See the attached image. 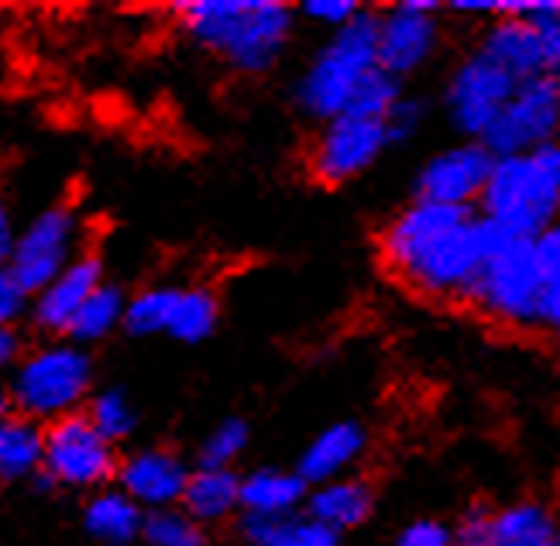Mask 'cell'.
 I'll return each instance as SVG.
<instances>
[{
	"mask_svg": "<svg viewBox=\"0 0 560 546\" xmlns=\"http://www.w3.org/2000/svg\"><path fill=\"white\" fill-rule=\"evenodd\" d=\"M513 241L523 237L478 210L412 200L382 228L378 262L409 292L471 306L485 265Z\"/></svg>",
	"mask_w": 560,
	"mask_h": 546,
	"instance_id": "6da1fadb",
	"label": "cell"
},
{
	"mask_svg": "<svg viewBox=\"0 0 560 546\" xmlns=\"http://www.w3.org/2000/svg\"><path fill=\"white\" fill-rule=\"evenodd\" d=\"M173 11L192 42L248 77L282 59L296 24V8L282 0H186Z\"/></svg>",
	"mask_w": 560,
	"mask_h": 546,
	"instance_id": "7a4b0ae2",
	"label": "cell"
},
{
	"mask_svg": "<svg viewBox=\"0 0 560 546\" xmlns=\"http://www.w3.org/2000/svg\"><path fill=\"white\" fill-rule=\"evenodd\" d=\"M478 213L505 223L520 237H540L560 223V141L526 155L495 159Z\"/></svg>",
	"mask_w": 560,
	"mask_h": 546,
	"instance_id": "3957f363",
	"label": "cell"
},
{
	"mask_svg": "<svg viewBox=\"0 0 560 546\" xmlns=\"http://www.w3.org/2000/svg\"><path fill=\"white\" fill-rule=\"evenodd\" d=\"M378 69V11L361 8L316 53L296 86V107L313 120L345 117L354 90Z\"/></svg>",
	"mask_w": 560,
	"mask_h": 546,
	"instance_id": "277c9868",
	"label": "cell"
},
{
	"mask_svg": "<svg viewBox=\"0 0 560 546\" xmlns=\"http://www.w3.org/2000/svg\"><path fill=\"white\" fill-rule=\"evenodd\" d=\"M93 358L86 347L72 340L42 344L21 358L11 375V395L18 416L35 423H56L62 416L80 413L86 399H93Z\"/></svg>",
	"mask_w": 560,
	"mask_h": 546,
	"instance_id": "5b68a950",
	"label": "cell"
},
{
	"mask_svg": "<svg viewBox=\"0 0 560 546\" xmlns=\"http://www.w3.org/2000/svg\"><path fill=\"white\" fill-rule=\"evenodd\" d=\"M553 289L540 268L533 237L513 241L489 258L475 286L471 306L509 327H544Z\"/></svg>",
	"mask_w": 560,
	"mask_h": 546,
	"instance_id": "8992f818",
	"label": "cell"
},
{
	"mask_svg": "<svg viewBox=\"0 0 560 546\" xmlns=\"http://www.w3.org/2000/svg\"><path fill=\"white\" fill-rule=\"evenodd\" d=\"M45 478L62 488H101L117 478V446L90 423L86 413L45 427Z\"/></svg>",
	"mask_w": 560,
	"mask_h": 546,
	"instance_id": "52a82bcc",
	"label": "cell"
},
{
	"mask_svg": "<svg viewBox=\"0 0 560 546\" xmlns=\"http://www.w3.org/2000/svg\"><path fill=\"white\" fill-rule=\"evenodd\" d=\"M560 77H533L516 86L513 101L495 117V124L481 135V144L495 159L526 155L537 148L560 141Z\"/></svg>",
	"mask_w": 560,
	"mask_h": 546,
	"instance_id": "ba28073f",
	"label": "cell"
},
{
	"mask_svg": "<svg viewBox=\"0 0 560 546\" xmlns=\"http://www.w3.org/2000/svg\"><path fill=\"white\" fill-rule=\"evenodd\" d=\"M388 131L382 120H361V117H334L327 120L306 148V176L316 186H345L364 176L382 155Z\"/></svg>",
	"mask_w": 560,
	"mask_h": 546,
	"instance_id": "9c48e42d",
	"label": "cell"
},
{
	"mask_svg": "<svg viewBox=\"0 0 560 546\" xmlns=\"http://www.w3.org/2000/svg\"><path fill=\"white\" fill-rule=\"evenodd\" d=\"M80 237H83V223H80L77 207L59 204V207L42 210L18 237L11 276L32 295H38L48 282L59 279L62 271L83 255Z\"/></svg>",
	"mask_w": 560,
	"mask_h": 546,
	"instance_id": "30bf717a",
	"label": "cell"
},
{
	"mask_svg": "<svg viewBox=\"0 0 560 546\" xmlns=\"http://www.w3.org/2000/svg\"><path fill=\"white\" fill-rule=\"evenodd\" d=\"M516 86L520 80H513L502 66L485 59L475 48V53L451 72L447 96H444L451 124L471 141H481V135L492 128L495 117L505 111V104L513 101Z\"/></svg>",
	"mask_w": 560,
	"mask_h": 546,
	"instance_id": "8fae6325",
	"label": "cell"
},
{
	"mask_svg": "<svg viewBox=\"0 0 560 546\" xmlns=\"http://www.w3.org/2000/svg\"><path fill=\"white\" fill-rule=\"evenodd\" d=\"M436 11L441 4L433 0H402L388 11H378V69L396 80L417 72L441 38V24L433 18Z\"/></svg>",
	"mask_w": 560,
	"mask_h": 546,
	"instance_id": "7c38bea8",
	"label": "cell"
},
{
	"mask_svg": "<svg viewBox=\"0 0 560 546\" xmlns=\"http://www.w3.org/2000/svg\"><path fill=\"white\" fill-rule=\"evenodd\" d=\"M495 155L481 141L454 144L447 152L433 155L417 176V200L441 207H468L481 204V193L492 179Z\"/></svg>",
	"mask_w": 560,
	"mask_h": 546,
	"instance_id": "4fadbf2b",
	"label": "cell"
},
{
	"mask_svg": "<svg viewBox=\"0 0 560 546\" xmlns=\"http://www.w3.org/2000/svg\"><path fill=\"white\" fill-rule=\"evenodd\" d=\"M192 471L183 464L179 454L165 451V446H141L120 461L117 485L120 491L135 499L144 512L159 509H179Z\"/></svg>",
	"mask_w": 560,
	"mask_h": 546,
	"instance_id": "5bb4252c",
	"label": "cell"
},
{
	"mask_svg": "<svg viewBox=\"0 0 560 546\" xmlns=\"http://www.w3.org/2000/svg\"><path fill=\"white\" fill-rule=\"evenodd\" d=\"M104 286V262L101 255L83 252L59 279L48 282L32 300V320L45 334H66L72 316L83 310L90 295Z\"/></svg>",
	"mask_w": 560,
	"mask_h": 546,
	"instance_id": "9a60e30c",
	"label": "cell"
},
{
	"mask_svg": "<svg viewBox=\"0 0 560 546\" xmlns=\"http://www.w3.org/2000/svg\"><path fill=\"white\" fill-rule=\"evenodd\" d=\"M364 451H369V430L358 419H340L306 443L296 471L310 488H320L345 478V471H351Z\"/></svg>",
	"mask_w": 560,
	"mask_h": 546,
	"instance_id": "2e32d148",
	"label": "cell"
},
{
	"mask_svg": "<svg viewBox=\"0 0 560 546\" xmlns=\"http://www.w3.org/2000/svg\"><path fill=\"white\" fill-rule=\"evenodd\" d=\"M478 53L485 59H492L495 66H502L509 77L520 80V83H526L533 77H544L547 72L540 28L533 21H523V18H495L489 24V32L481 35Z\"/></svg>",
	"mask_w": 560,
	"mask_h": 546,
	"instance_id": "e0dca14e",
	"label": "cell"
},
{
	"mask_svg": "<svg viewBox=\"0 0 560 546\" xmlns=\"http://www.w3.org/2000/svg\"><path fill=\"white\" fill-rule=\"evenodd\" d=\"M310 485L300 478V471L282 467H255L252 475L241 478V512L282 519L306 509Z\"/></svg>",
	"mask_w": 560,
	"mask_h": 546,
	"instance_id": "ac0fdd59",
	"label": "cell"
},
{
	"mask_svg": "<svg viewBox=\"0 0 560 546\" xmlns=\"http://www.w3.org/2000/svg\"><path fill=\"white\" fill-rule=\"evenodd\" d=\"M306 515H313L316 523L330 526L334 533L358 530L372 519L375 512V488L364 478H340L320 488H310L306 499Z\"/></svg>",
	"mask_w": 560,
	"mask_h": 546,
	"instance_id": "d6986e66",
	"label": "cell"
},
{
	"mask_svg": "<svg viewBox=\"0 0 560 546\" xmlns=\"http://www.w3.org/2000/svg\"><path fill=\"white\" fill-rule=\"evenodd\" d=\"M179 509L197 519L200 526L224 523L241 509V475L234 467H197L189 475Z\"/></svg>",
	"mask_w": 560,
	"mask_h": 546,
	"instance_id": "ffe728a7",
	"label": "cell"
},
{
	"mask_svg": "<svg viewBox=\"0 0 560 546\" xmlns=\"http://www.w3.org/2000/svg\"><path fill=\"white\" fill-rule=\"evenodd\" d=\"M144 515L149 512H144L135 499H128L120 488H101L83 509V526L96 543L128 546V543L141 539Z\"/></svg>",
	"mask_w": 560,
	"mask_h": 546,
	"instance_id": "44dd1931",
	"label": "cell"
},
{
	"mask_svg": "<svg viewBox=\"0 0 560 546\" xmlns=\"http://www.w3.org/2000/svg\"><path fill=\"white\" fill-rule=\"evenodd\" d=\"M485 546H560V523L540 502H513L492 512Z\"/></svg>",
	"mask_w": 560,
	"mask_h": 546,
	"instance_id": "7402d4cb",
	"label": "cell"
},
{
	"mask_svg": "<svg viewBox=\"0 0 560 546\" xmlns=\"http://www.w3.org/2000/svg\"><path fill=\"white\" fill-rule=\"evenodd\" d=\"M241 536L248 546H340V533L316 523L306 512L282 519L241 515Z\"/></svg>",
	"mask_w": 560,
	"mask_h": 546,
	"instance_id": "603a6c76",
	"label": "cell"
},
{
	"mask_svg": "<svg viewBox=\"0 0 560 546\" xmlns=\"http://www.w3.org/2000/svg\"><path fill=\"white\" fill-rule=\"evenodd\" d=\"M45 467V430L28 416L0 423V481H24Z\"/></svg>",
	"mask_w": 560,
	"mask_h": 546,
	"instance_id": "cb8c5ba5",
	"label": "cell"
},
{
	"mask_svg": "<svg viewBox=\"0 0 560 546\" xmlns=\"http://www.w3.org/2000/svg\"><path fill=\"white\" fill-rule=\"evenodd\" d=\"M125 313H128V295L120 292L117 286L104 282L101 289H96L90 300L83 303V310L72 316V324L66 330V337L72 344H101L107 340L117 327H125Z\"/></svg>",
	"mask_w": 560,
	"mask_h": 546,
	"instance_id": "d4e9b609",
	"label": "cell"
},
{
	"mask_svg": "<svg viewBox=\"0 0 560 546\" xmlns=\"http://www.w3.org/2000/svg\"><path fill=\"white\" fill-rule=\"evenodd\" d=\"M217 324H221V303H217V292L200 289V286H179L165 337L183 340V344H200L217 330Z\"/></svg>",
	"mask_w": 560,
	"mask_h": 546,
	"instance_id": "484cf974",
	"label": "cell"
},
{
	"mask_svg": "<svg viewBox=\"0 0 560 546\" xmlns=\"http://www.w3.org/2000/svg\"><path fill=\"white\" fill-rule=\"evenodd\" d=\"M176 292H179V286H149V289L135 292L131 300H128L125 330L135 334V337L168 334V320H173Z\"/></svg>",
	"mask_w": 560,
	"mask_h": 546,
	"instance_id": "4316f807",
	"label": "cell"
},
{
	"mask_svg": "<svg viewBox=\"0 0 560 546\" xmlns=\"http://www.w3.org/2000/svg\"><path fill=\"white\" fill-rule=\"evenodd\" d=\"M402 80H396V77H388L385 69H375V72H369L364 77V83L354 90V96H351V104H348V117H361V120H382L385 124V117L393 114V107L402 101Z\"/></svg>",
	"mask_w": 560,
	"mask_h": 546,
	"instance_id": "83f0119b",
	"label": "cell"
},
{
	"mask_svg": "<svg viewBox=\"0 0 560 546\" xmlns=\"http://www.w3.org/2000/svg\"><path fill=\"white\" fill-rule=\"evenodd\" d=\"M90 423L101 430L110 443L117 440H128L138 427V413H135V403L128 399V392H120V388H104V392H96L93 399H90Z\"/></svg>",
	"mask_w": 560,
	"mask_h": 546,
	"instance_id": "f1b7e54d",
	"label": "cell"
},
{
	"mask_svg": "<svg viewBox=\"0 0 560 546\" xmlns=\"http://www.w3.org/2000/svg\"><path fill=\"white\" fill-rule=\"evenodd\" d=\"M141 539L149 546H207V533L183 509H159L144 515Z\"/></svg>",
	"mask_w": 560,
	"mask_h": 546,
	"instance_id": "f546056e",
	"label": "cell"
},
{
	"mask_svg": "<svg viewBox=\"0 0 560 546\" xmlns=\"http://www.w3.org/2000/svg\"><path fill=\"white\" fill-rule=\"evenodd\" d=\"M248 440H252V430L245 419H224V423H217L210 430V437L200 443V467H231L241 454L248 451Z\"/></svg>",
	"mask_w": 560,
	"mask_h": 546,
	"instance_id": "4dcf8cb0",
	"label": "cell"
},
{
	"mask_svg": "<svg viewBox=\"0 0 560 546\" xmlns=\"http://www.w3.org/2000/svg\"><path fill=\"white\" fill-rule=\"evenodd\" d=\"M427 120V104L417 101V96H402V101L393 107V114L385 117V131H388V141L399 144V141H409L423 128Z\"/></svg>",
	"mask_w": 560,
	"mask_h": 546,
	"instance_id": "1f68e13d",
	"label": "cell"
},
{
	"mask_svg": "<svg viewBox=\"0 0 560 546\" xmlns=\"http://www.w3.org/2000/svg\"><path fill=\"white\" fill-rule=\"evenodd\" d=\"M32 300L35 295L11 276V268H0V327H14L32 310Z\"/></svg>",
	"mask_w": 560,
	"mask_h": 546,
	"instance_id": "d6a6232c",
	"label": "cell"
},
{
	"mask_svg": "<svg viewBox=\"0 0 560 546\" xmlns=\"http://www.w3.org/2000/svg\"><path fill=\"white\" fill-rule=\"evenodd\" d=\"M454 526H447L444 519H417L406 530H399L396 546H454Z\"/></svg>",
	"mask_w": 560,
	"mask_h": 546,
	"instance_id": "836d02e7",
	"label": "cell"
},
{
	"mask_svg": "<svg viewBox=\"0 0 560 546\" xmlns=\"http://www.w3.org/2000/svg\"><path fill=\"white\" fill-rule=\"evenodd\" d=\"M492 506H471L468 512H460L457 526H454V536L460 546H485L489 543V526H492Z\"/></svg>",
	"mask_w": 560,
	"mask_h": 546,
	"instance_id": "e575fe53",
	"label": "cell"
},
{
	"mask_svg": "<svg viewBox=\"0 0 560 546\" xmlns=\"http://www.w3.org/2000/svg\"><path fill=\"white\" fill-rule=\"evenodd\" d=\"M361 8L354 4V0H306V4H300V14L316 21V24H330V28H345V24L358 14Z\"/></svg>",
	"mask_w": 560,
	"mask_h": 546,
	"instance_id": "d590c367",
	"label": "cell"
},
{
	"mask_svg": "<svg viewBox=\"0 0 560 546\" xmlns=\"http://www.w3.org/2000/svg\"><path fill=\"white\" fill-rule=\"evenodd\" d=\"M21 358H24V344L18 327H0V371L18 368Z\"/></svg>",
	"mask_w": 560,
	"mask_h": 546,
	"instance_id": "8d00e7d4",
	"label": "cell"
},
{
	"mask_svg": "<svg viewBox=\"0 0 560 546\" xmlns=\"http://www.w3.org/2000/svg\"><path fill=\"white\" fill-rule=\"evenodd\" d=\"M18 231H14V220H11V210L0 204V268H11V258H14V247H18Z\"/></svg>",
	"mask_w": 560,
	"mask_h": 546,
	"instance_id": "74e56055",
	"label": "cell"
},
{
	"mask_svg": "<svg viewBox=\"0 0 560 546\" xmlns=\"http://www.w3.org/2000/svg\"><path fill=\"white\" fill-rule=\"evenodd\" d=\"M544 330H550L553 337H560V292L553 295L547 313H544Z\"/></svg>",
	"mask_w": 560,
	"mask_h": 546,
	"instance_id": "f35d334b",
	"label": "cell"
},
{
	"mask_svg": "<svg viewBox=\"0 0 560 546\" xmlns=\"http://www.w3.org/2000/svg\"><path fill=\"white\" fill-rule=\"evenodd\" d=\"M14 409V395H11V382H0V423L11 416Z\"/></svg>",
	"mask_w": 560,
	"mask_h": 546,
	"instance_id": "ab89813d",
	"label": "cell"
},
{
	"mask_svg": "<svg viewBox=\"0 0 560 546\" xmlns=\"http://www.w3.org/2000/svg\"><path fill=\"white\" fill-rule=\"evenodd\" d=\"M454 546H460V543H454Z\"/></svg>",
	"mask_w": 560,
	"mask_h": 546,
	"instance_id": "60d3db41",
	"label": "cell"
}]
</instances>
